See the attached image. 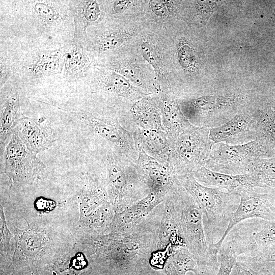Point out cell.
Segmentation results:
<instances>
[{
    "label": "cell",
    "instance_id": "1",
    "mask_svg": "<svg viewBox=\"0 0 275 275\" xmlns=\"http://www.w3.org/2000/svg\"><path fill=\"white\" fill-rule=\"evenodd\" d=\"M0 2V40L23 49H57L74 39L69 1Z\"/></svg>",
    "mask_w": 275,
    "mask_h": 275
},
{
    "label": "cell",
    "instance_id": "2",
    "mask_svg": "<svg viewBox=\"0 0 275 275\" xmlns=\"http://www.w3.org/2000/svg\"><path fill=\"white\" fill-rule=\"evenodd\" d=\"M160 204L135 224L103 234L80 237L90 248L95 264L111 270L148 266L154 252L158 250L164 209V205Z\"/></svg>",
    "mask_w": 275,
    "mask_h": 275
},
{
    "label": "cell",
    "instance_id": "3",
    "mask_svg": "<svg viewBox=\"0 0 275 275\" xmlns=\"http://www.w3.org/2000/svg\"><path fill=\"white\" fill-rule=\"evenodd\" d=\"M26 224L22 229L11 224L15 248L7 267L27 265L39 267L70 249L77 241L73 229L68 225L43 221Z\"/></svg>",
    "mask_w": 275,
    "mask_h": 275
},
{
    "label": "cell",
    "instance_id": "4",
    "mask_svg": "<svg viewBox=\"0 0 275 275\" xmlns=\"http://www.w3.org/2000/svg\"><path fill=\"white\" fill-rule=\"evenodd\" d=\"M176 178L204 215V226L209 244L215 243L219 235L222 236L232 214L237 208L239 196L218 187L205 186L191 174L177 175Z\"/></svg>",
    "mask_w": 275,
    "mask_h": 275
},
{
    "label": "cell",
    "instance_id": "5",
    "mask_svg": "<svg viewBox=\"0 0 275 275\" xmlns=\"http://www.w3.org/2000/svg\"><path fill=\"white\" fill-rule=\"evenodd\" d=\"M170 196L179 228L189 252L210 275L217 270V257L207 241L202 211L190 195L177 182Z\"/></svg>",
    "mask_w": 275,
    "mask_h": 275
},
{
    "label": "cell",
    "instance_id": "6",
    "mask_svg": "<svg viewBox=\"0 0 275 275\" xmlns=\"http://www.w3.org/2000/svg\"><path fill=\"white\" fill-rule=\"evenodd\" d=\"M79 218L74 229L76 238L90 237L108 231L116 215L109 201L106 185L92 179L75 194Z\"/></svg>",
    "mask_w": 275,
    "mask_h": 275
},
{
    "label": "cell",
    "instance_id": "7",
    "mask_svg": "<svg viewBox=\"0 0 275 275\" xmlns=\"http://www.w3.org/2000/svg\"><path fill=\"white\" fill-rule=\"evenodd\" d=\"M14 72L12 78L21 88L61 74L64 67L62 47L57 49L21 48L11 43Z\"/></svg>",
    "mask_w": 275,
    "mask_h": 275
},
{
    "label": "cell",
    "instance_id": "8",
    "mask_svg": "<svg viewBox=\"0 0 275 275\" xmlns=\"http://www.w3.org/2000/svg\"><path fill=\"white\" fill-rule=\"evenodd\" d=\"M209 130L194 126L177 136L169 139L170 167L176 176L193 174L205 167L214 143Z\"/></svg>",
    "mask_w": 275,
    "mask_h": 275
},
{
    "label": "cell",
    "instance_id": "9",
    "mask_svg": "<svg viewBox=\"0 0 275 275\" xmlns=\"http://www.w3.org/2000/svg\"><path fill=\"white\" fill-rule=\"evenodd\" d=\"M106 185L116 214L140 201L149 192L138 172L129 170L112 155L107 158Z\"/></svg>",
    "mask_w": 275,
    "mask_h": 275
},
{
    "label": "cell",
    "instance_id": "10",
    "mask_svg": "<svg viewBox=\"0 0 275 275\" xmlns=\"http://www.w3.org/2000/svg\"><path fill=\"white\" fill-rule=\"evenodd\" d=\"M3 153V173L13 186L32 185L39 180L45 166L26 148L15 131Z\"/></svg>",
    "mask_w": 275,
    "mask_h": 275
},
{
    "label": "cell",
    "instance_id": "11",
    "mask_svg": "<svg viewBox=\"0 0 275 275\" xmlns=\"http://www.w3.org/2000/svg\"><path fill=\"white\" fill-rule=\"evenodd\" d=\"M266 157H270L257 139L238 145L219 143L212 146L205 167L218 172L243 174L249 173L250 164L255 159Z\"/></svg>",
    "mask_w": 275,
    "mask_h": 275
},
{
    "label": "cell",
    "instance_id": "12",
    "mask_svg": "<svg viewBox=\"0 0 275 275\" xmlns=\"http://www.w3.org/2000/svg\"><path fill=\"white\" fill-rule=\"evenodd\" d=\"M239 196V205L232 214L222 236L216 242L209 244L212 250L218 255L227 235L239 223L253 218L269 221L275 219V197L271 195L258 193L252 189L243 191Z\"/></svg>",
    "mask_w": 275,
    "mask_h": 275
},
{
    "label": "cell",
    "instance_id": "13",
    "mask_svg": "<svg viewBox=\"0 0 275 275\" xmlns=\"http://www.w3.org/2000/svg\"><path fill=\"white\" fill-rule=\"evenodd\" d=\"M57 107L86 124L95 133L120 148L125 153L134 152L135 145L133 134L123 128L117 120L85 110Z\"/></svg>",
    "mask_w": 275,
    "mask_h": 275
},
{
    "label": "cell",
    "instance_id": "14",
    "mask_svg": "<svg viewBox=\"0 0 275 275\" xmlns=\"http://www.w3.org/2000/svg\"><path fill=\"white\" fill-rule=\"evenodd\" d=\"M94 264L93 253L80 239L69 250L39 267V275H86Z\"/></svg>",
    "mask_w": 275,
    "mask_h": 275
},
{
    "label": "cell",
    "instance_id": "15",
    "mask_svg": "<svg viewBox=\"0 0 275 275\" xmlns=\"http://www.w3.org/2000/svg\"><path fill=\"white\" fill-rule=\"evenodd\" d=\"M20 89L13 78L1 88L0 141L3 152L24 115L20 103Z\"/></svg>",
    "mask_w": 275,
    "mask_h": 275
},
{
    "label": "cell",
    "instance_id": "16",
    "mask_svg": "<svg viewBox=\"0 0 275 275\" xmlns=\"http://www.w3.org/2000/svg\"><path fill=\"white\" fill-rule=\"evenodd\" d=\"M139 149L137 171L149 191L166 197L177 182L176 175L168 167L147 154L141 148Z\"/></svg>",
    "mask_w": 275,
    "mask_h": 275
},
{
    "label": "cell",
    "instance_id": "17",
    "mask_svg": "<svg viewBox=\"0 0 275 275\" xmlns=\"http://www.w3.org/2000/svg\"><path fill=\"white\" fill-rule=\"evenodd\" d=\"M209 130V139L214 144H242L256 138V124L245 115H237L224 124Z\"/></svg>",
    "mask_w": 275,
    "mask_h": 275
},
{
    "label": "cell",
    "instance_id": "18",
    "mask_svg": "<svg viewBox=\"0 0 275 275\" xmlns=\"http://www.w3.org/2000/svg\"><path fill=\"white\" fill-rule=\"evenodd\" d=\"M200 183L225 189L239 195L241 193L259 187L251 173L243 174H224L201 167L191 174Z\"/></svg>",
    "mask_w": 275,
    "mask_h": 275
},
{
    "label": "cell",
    "instance_id": "19",
    "mask_svg": "<svg viewBox=\"0 0 275 275\" xmlns=\"http://www.w3.org/2000/svg\"><path fill=\"white\" fill-rule=\"evenodd\" d=\"M62 50L64 67L61 75L64 79L73 82L85 77L92 61L84 45L73 39L66 42Z\"/></svg>",
    "mask_w": 275,
    "mask_h": 275
},
{
    "label": "cell",
    "instance_id": "20",
    "mask_svg": "<svg viewBox=\"0 0 275 275\" xmlns=\"http://www.w3.org/2000/svg\"><path fill=\"white\" fill-rule=\"evenodd\" d=\"M133 134L138 147L141 148L147 154L173 172L170 167V141L164 131L140 128Z\"/></svg>",
    "mask_w": 275,
    "mask_h": 275
},
{
    "label": "cell",
    "instance_id": "21",
    "mask_svg": "<svg viewBox=\"0 0 275 275\" xmlns=\"http://www.w3.org/2000/svg\"><path fill=\"white\" fill-rule=\"evenodd\" d=\"M69 5L74 24V40L84 46L88 39V28L100 19V4L94 0H70Z\"/></svg>",
    "mask_w": 275,
    "mask_h": 275
},
{
    "label": "cell",
    "instance_id": "22",
    "mask_svg": "<svg viewBox=\"0 0 275 275\" xmlns=\"http://www.w3.org/2000/svg\"><path fill=\"white\" fill-rule=\"evenodd\" d=\"M15 131L26 148L35 154L47 149L55 141L46 128L36 119L24 115Z\"/></svg>",
    "mask_w": 275,
    "mask_h": 275
},
{
    "label": "cell",
    "instance_id": "23",
    "mask_svg": "<svg viewBox=\"0 0 275 275\" xmlns=\"http://www.w3.org/2000/svg\"><path fill=\"white\" fill-rule=\"evenodd\" d=\"M166 198L164 195L149 191L144 198L122 212L116 214L110 224L108 231L138 223L165 201Z\"/></svg>",
    "mask_w": 275,
    "mask_h": 275
},
{
    "label": "cell",
    "instance_id": "24",
    "mask_svg": "<svg viewBox=\"0 0 275 275\" xmlns=\"http://www.w3.org/2000/svg\"><path fill=\"white\" fill-rule=\"evenodd\" d=\"M91 85L104 92L129 98L133 90L129 81L123 75L110 69H97L93 73L88 71L82 78Z\"/></svg>",
    "mask_w": 275,
    "mask_h": 275
},
{
    "label": "cell",
    "instance_id": "25",
    "mask_svg": "<svg viewBox=\"0 0 275 275\" xmlns=\"http://www.w3.org/2000/svg\"><path fill=\"white\" fill-rule=\"evenodd\" d=\"M131 34L122 30L106 29L88 36L84 47L89 57L111 52L120 46Z\"/></svg>",
    "mask_w": 275,
    "mask_h": 275
},
{
    "label": "cell",
    "instance_id": "26",
    "mask_svg": "<svg viewBox=\"0 0 275 275\" xmlns=\"http://www.w3.org/2000/svg\"><path fill=\"white\" fill-rule=\"evenodd\" d=\"M167 275H210L186 246L178 248L168 258Z\"/></svg>",
    "mask_w": 275,
    "mask_h": 275
},
{
    "label": "cell",
    "instance_id": "27",
    "mask_svg": "<svg viewBox=\"0 0 275 275\" xmlns=\"http://www.w3.org/2000/svg\"><path fill=\"white\" fill-rule=\"evenodd\" d=\"M162 125L168 138H173L193 127L177 103L164 97L159 102Z\"/></svg>",
    "mask_w": 275,
    "mask_h": 275
},
{
    "label": "cell",
    "instance_id": "28",
    "mask_svg": "<svg viewBox=\"0 0 275 275\" xmlns=\"http://www.w3.org/2000/svg\"><path fill=\"white\" fill-rule=\"evenodd\" d=\"M131 112L140 128L164 131L160 110L153 99L146 98L138 101Z\"/></svg>",
    "mask_w": 275,
    "mask_h": 275
},
{
    "label": "cell",
    "instance_id": "29",
    "mask_svg": "<svg viewBox=\"0 0 275 275\" xmlns=\"http://www.w3.org/2000/svg\"><path fill=\"white\" fill-rule=\"evenodd\" d=\"M248 173L253 176L259 187L268 190L275 197V156L255 159Z\"/></svg>",
    "mask_w": 275,
    "mask_h": 275
},
{
    "label": "cell",
    "instance_id": "30",
    "mask_svg": "<svg viewBox=\"0 0 275 275\" xmlns=\"http://www.w3.org/2000/svg\"><path fill=\"white\" fill-rule=\"evenodd\" d=\"M256 138L271 157L275 156V116L262 114L256 123Z\"/></svg>",
    "mask_w": 275,
    "mask_h": 275
},
{
    "label": "cell",
    "instance_id": "31",
    "mask_svg": "<svg viewBox=\"0 0 275 275\" xmlns=\"http://www.w3.org/2000/svg\"><path fill=\"white\" fill-rule=\"evenodd\" d=\"M4 208L0 205V255L1 270L6 268L10 264L12 255L10 254V240L13 235L9 230L7 223Z\"/></svg>",
    "mask_w": 275,
    "mask_h": 275
},
{
    "label": "cell",
    "instance_id": "32",
    "mask_svg": "<svg viewBox=\"0 0 275 275\" xmlns=\"http://www.w3.org/2000/svg\"><path fill=\"white\" fill-rule=\"evenodd\" d=\"M0 87L10 79L14 72L12 46L9 42L0 40Z\"/></svg>",
    "mask_w": 275,
    "mask_h": 275
},
{
    "label": "cell",
    "instance_id": "33",
    "mask_svg": "<svg viewBox=\"0 0 275 275\" xmlns=\"http://www.w3.org/2000/svg\"><path fill=\"white\" fill-rule=\"evenodd\" d=\"M218 255L220 256V265L215 275H230L232 270L237 262L238 255L235 245L229 240H225Z\"/></svg>",
    "mask_w": 275,
    "mask_h": 275
},
{
    "label": "cell",
    "instance_id": "34",
    "mask_svg": "<svg viewBox=\"0 0 275 275\" xmlns=\"http://www.w3.org/2000/svg\"><path fill=\"white\" fill-rule=\"evenodd\" d=\"M86 275H162L146 266L121 270H111L94 265Z\"/></svg>",
    "mask_w": 275,
    "mask_h": 275
},
{
    "label": "cell",
    "instance_id": "35",
    "mask_svg": "<svg viewBox=\"0 0 275 275\" xmlns=\"http://www.w3.org/2000/svg\"><path fill=\"white\" fill-rule=\"evenodd\" d=\"M230 100L224 96H205L198 98L195 105L201 110L211 111L228 104Z\"/></svg>",
    "mask_w": 275,
    "mask_h": 275
},
{
    "label": "cell",
    "instance_id": "36",
    "mask_svg": "<svg viewBox=\"0 0 275 275\" xmlns=\"http://www.w3.org/2000/svg\"><path fill=\"white\" fill-rule=\"evenodd\" d=\"M141 50L145 60L154 67L158 73L161 74L162 62L156 49L148 42L144 41L142 43Z\"/></svg>",
    "mask_w": 275,
    "mask_h": 275
},
{
    "label": "cell",
    "instance_id": "37",
    "mask_svg": "<svg viewBox=\"0 0 275 275\" xmlns=\"http://www.w3.org/2000/svg\"><path fill=\"white\" fill-rule=\"evenodd\" d=\"M109 69L114 70L139 86H142L143 79L140 70L133 66L110 65Z\"/></svg>",
    "mask_w": 275,
    "mask_h": 275
},
{
    "label": "cell",
    "instance_id": "38",
    "mask_svg": "<svg viewBox=\"0 0 275 275\" xmlns=\"http://www.w3.org/2000/svg\"><path fill=\"white\" fill-rule=\"evenodd\" d=\"M1 275H39V266L35 265L11 266L1 271Z\"/></svg>",
    "mask_w": 275,
    "mask_h": 275
},
{
    "label": "cell",
    "instance_id": "39",
    "mask_svg": "<svg viewBox=\"0 0 275 275\" xmlns=\"http://www.w3.org/2000/svg\"><path fill=\"white\" fill-rule=\"evenodd\" d=\"M178 56L181 65L184 68L193 66L195 63L194 51L188 45L181 44L178 48Z\"/></svg>",
    "mask_w": 275,
    "mask_h": 275
},
{
    "label": "cell",
    "instance_id": "40",
    "mask_svg": "<svg viewBox=\"0 0 275 275\" xmlns=\"http://www.w3.org/2000/svg\"><path fill=\"white\" fill-rule=\"evenodd\" d=\"M168 2L165 1H151V7L157 16L164 17L168 13Z\"/></svg>",
    "mask_w": 275,
    "mask_h": 275
},
{
    "label": "cell",
    "instance_id": "41",
    "mask_svg": "<svg viewBox=\"0 0 275 275\" xmlns=\"http://www.w3.org/2000/svg\"><path fill=\"white\" fill-rule=\"evenodd\" d=\"M113 2L112 5L113 12L115 14H120L128 9L133 2L130 1H115Z\"/></svg>",
    "mask_w": 275,
    "mask_h": 275
},
{
    "label": "cell",
    "instance_id": "42",
    "mask_svg": "<svg viewBox=\"0 0 275 275\" xmlns=\"http://www.w3.org/2000/svg\"><path fill=\"white\" fill-rule=\"evenodd\" d=\"M235 266L238 275H263L261 271L254 270L238 261Z\"/></svg>",
    "mask_w": 275,
    "mask_h": 275
}]
</instances>
